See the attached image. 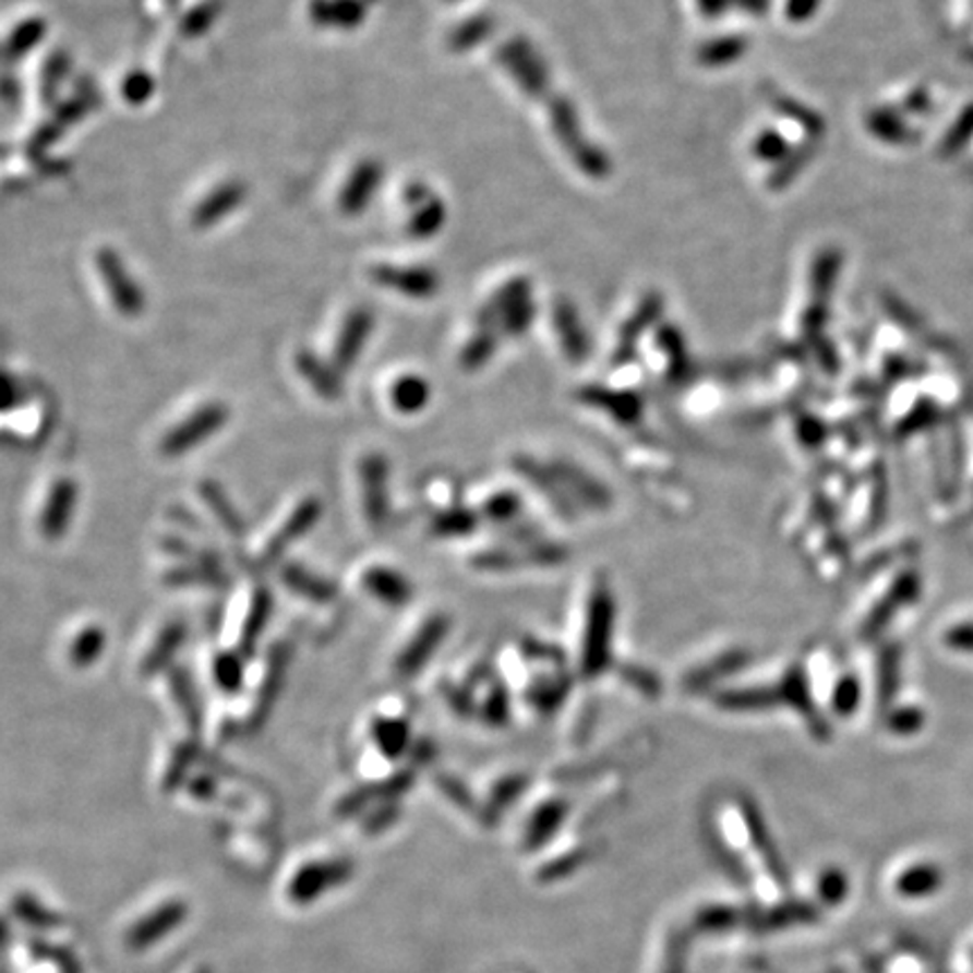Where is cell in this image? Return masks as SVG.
Wrapping results in <instances>:
<instances>
[{
  "label": "cell",
  "instance_id": "d4e9b609",
  "mask_svg": "<svg viewBox=\"0 0 973 973\" xmlns=\"http://www.w3.org/2000/svg\"><path fill=\"white\" fill-rule=\"evenodd\" d=\"M590 401L598 404V406L613 408V415L620 417L622 422H634L636 417H638V412H640V406L634 399V395L632 397L629 395H598L593 391V397H590Z\"/></svg>",
  "mask_w": 973,
  "mask_h": 973
},
{
  "label": "cell",
  "instance_id": "5bb4252c",
  "mask_svg": "<svg viewBox=\"0 0 973 973\" xmlns=\"http://www.w3.org/2000/svg\"><path fill=\"white\" fill-rule=\"evenodd\" d=\"M717 706L728 712H755L776 706V692L771 689H725L717 694Z\"/></svg>",
  "mask_w": 973,
  "mask_h": 973
},
{
  "label": "cell",
  "instance_id": "f1b7e54d",
  "mask_svg": "<svg viewBox=\"0 0 973 973\" xmlns=\"http://www.w3.org/2000/svg\"><path fill=\"white\" fill-rule=\"evenodd\" d=\"M21 397V391L12 384L8 376H0V410L12 408Z\"/></svg>",
  "mask_w": 973,
  "mask_h": 973
},
{
  "label": "cell",
  "instance_id": "484cf974",
  "mask_svg": "<svg viewBox=\"0 0 973 973\" xmlns=\"http://www.w3.org/2000/svg\"><path fill=\"white\" fill-rule=\"evenodd\" d=\"M350 325H352V327L347 329V334L340 338L338 352H336V359H338L340 365H350V363L355 361L357 352L361 350V345H363L365 332H368V323H365V321H355V323H350Z\"/></svg>",
  "mask_w": 973,
  "mask_h": 973
},
{
  "label": "cell",
  "instance_id": "8992f818",
  "mask_svg": "<svg viewBox=\"0 0 973 973\" xmlns=\"http://www.w3.org/2000/svg\"><path fill=\"white\" fill-rule=\"evenodd\" d=\"M321 512H323V507H321L319 498H304L302 503H298V507L285 518V524L273 532V537L264 545L260 564L266 566V564H273L280 560L285 550L296 539H300L302 534H307L311 528L316 526V520L321 518Z\"/></svg>",
  "mask_w": 973,
  "mask_h": 973
},
{
  "label": "cell",
  "instance_id": "3957f363",
  "mask_svg": "<svg viewBox=\"0 0 973 973\" xmlns=\"http://www.w3.org/2000/svg\"><path fill=\"white\" fill-rule=\"evenodd\" d=\"M451 620L444 613L431 615L417 634L406 642L401 653L395 660V674L399 678H412L420 674L429 660L437 653L444 638L448 636Z\"/></svg>",
  "mask_w": 973,
  "mask_h": 973
},
{
  "label": "cell",
  "instance_id": "4316f807",
  "mask_svg": "<svg viewBox=\"0 0 973 973\" xmlns=\"http://www.w3.org/2000/svg\"><path fill=\"white\" fill-rule=\"evenodd\" d=\"M480 712H482V719H484V723H490V725H505L507 723V717H509V699H507V692H503L501 687H496L490 697H487V701L480 706Z\"/></svg>",
  "mask_w": 973,
  "mask_h": 973
},
{
  "label": "cell",
  "instance_id": "ffe728a7",
  "mask_svg": "<svg viewBox=\"0 0 973 973\" xmlns=\"http://www.w3.org/2000/svg\"><path fill=\"white\" fill-rule=\"evenodd\" d=\"M169 685H171V699H173V704H177V708L181 710L185 723H188L192 730H196L199 723H201V712H199L196 694H194V687H192L188 674H185V672H171Z\"/></svg>",
  "mask_w": 973,
  "mask_h": 973
},
{
  "label": "cell",
  "instance_id": "83f0119b",
  "mask_svg": "<svg viewBox=\"0 0 973 973\" xmlns=\"http://www.w3.org/2000/svg\"><path fill=\"white\" fill-rule=\"evenodd\" d=\"M16 913H21V917L25 920V922H29V924H37V926H50L52 924V915L50 913H46L37 901H32V899H27V897H21L19 899V903H16Z\"/></svg>",
  "mask_w": 973,
  "mask_h": 973
},
{
  "label": "cell",
  "instance_id": "f546056e",
  "mask_svg": "<svg viewBox=\"0 0 973 973\" xmlns=\"http://www.w3.org/2000/svg\"><path fill=\"white\" fill-rule=\"evenodd\" d=\"M629 683H634L636 687H640L645 694H656L658 689V681L649 674V672H638V670H627L624 672Z\"/></svg>",
  "mask_w": 973,
  "mask_h": 973
},
{
  "label": "cell",
  "instance_id": "8fae6325",
  "mask_svg": "<svg viewBox=\"0 0 973 973\" xmlns=\"http://www.w3.org/2000/svg\"><path fill=\"white\" fill-rule=\"evenodd\" d=\"M370 735L388 759H397L410 746V725L399 717H379L370 728Z\"/></svg>",
  "mask_w": 973,
  "mask_h": 973
},
{
  "label": "cell",
  "instance_id": "e0dca14e",
  "mask_svg": "<svg viewBox=\"0 0 973 973\" xmlns=\"http://www.w3.org/2000/svg\"><path fill=\"white\" fill-rule=\"evenodd\" d=\"M408 782H410L408 773H399L393 780H386V782H381V784H374V786H368L363 791H357L352 795H347L345 801H340V805H338V814H345V816L357 814L363 805L376 801V797H379V801H384V797L399 793L404 786H408Z\"/></svg>",
  "mask_w": 973,
  "mask_h": 973
},
{
  "label": "cell",
  "instance_id": "7a4b0ae2",
  "mask_svg": "<svg viewBox=\"0 0 973 973\" xmlns=\"http://www.w3.org/2000/svg\"><path fill=\"white\" fill-rule=\"evenodd\" d=\"M228 420V408L224 404H207L199 410H194L188 420L173 427L160 442V454L165 458H179L185 456L190 448L196 444H203L207 437H213Z\"/></svg>",
  "mask_w": 973,
  "mask_h": 973
},
{
  "label": "cell",
  "instance_id": "4fadbf2b",
  "mask_svg": "<svg viewBox=\"0 0 973 973\" xmlns=\"http://www.w3.org/2000/svg\"><path fill=\"white\" fill-rule=\"evenodd\" d=\"M283 581L307 600L332 602L336 598V588L332 581L314 575L311 570H304L302 566H287L283 570Z\"/></svg>",
  "mask_w": 973,
  "mask_h": 973
},
{
  "label": "cell",
  "instance_id": "9a60e30c",
  "mask_svg": "<svg viewBox=\"0 0 973 973\" xmlns=\"http://www.w3.org/2000/svg\"><path fill=\"white\" fill-rule=\"evenodd\" d=\"M429 395L431 388L422 376H401L391 388V401L404 415L420 412L429 404Z\"/></svg>",
  "mask_w": 973,
  "mask_h": 973
},
{
  "label": "cell",
  "instance_id": "d6986e66",
  "mask_svg": "<svg viewBox=\"0 0 973 973\" xmlns=\"http://www.w3.org/2000/svg\"><path fill=\"white\" fill-rule=\"evenodd\" d=\"M104 647H107V634H104L99 627H86L71 642V649H68V660H71L75 668H88L101 656Z\"/></svg>",
  "mask_w": 973,
  "mask_h": 973
},
{
  "label": "cell",
  "instance_id": "2e32d148",
  "mask_svg": "<svg viewBox=\"0 0 973 973\" xmlns=\"http://www.w3.org/2000/svg\"><path fill=\"white\" fill-rule=\"evenodd\" d=\"M271 606H273L271 596L266 593L264 588H260L257 593H255V598H253V602H251L247 620H243V624H241V636H239V649L241 651H251L255 647L257 638L262 636L266 622H268Z\"/></svg>",
  "mask_w": 973,
  "mask_h": 973
},
{
  "label": "cell",
  "instance_id": "6da1fadb",
  "mask_svg": "<svg viewBox=\"0 0 973 973\" xmlns=\"http://www.w3.org/2000/svg\"><path fill=\"white\" fill-rule=\"evenodd\" d=\"M613 629H615V598L604 584H600L593 588V593H590L586 609L581 658H579L581 676L596 678L609 670Z\"/></svg>",
  "mask_w": 973,
  "mask_h": 973
},
{
  "label": "cell",
  "instance_id": "603a6c76",
  "mask_svg": "<svg viewBox=\"0 0 973 973\" xmlns=\"http://www.w3.org/2000/svg\"><path fill=\"white\" fill-rule=\"evenodd\" d=\"M215 681L226 692H237L243 681V663L239 653H219L213 665Z\"/></svg>",
  "mask_w": 973,
  "mask_h": 973
},
{
  "label": "cell",
  "instance_id": "52a82bcc",
  "mask_svg": "<svg viewBox=\"0 0 973 973\" xmlns=\"http://www.w3.org/2000/svg\"><path fill=\"white\" fill-rule=\"evenodd\" d=\"M75 505H77V482L71 478L55 480L39 516L41 534L50 541H57L68 530V526H71Z\"/></svg>",
  "mask_w": 973,
  "mask_h": 973
},
{
  "label": "cell",
  "instance_id": "44dd1931",
  "mask_svg": "<svg viewBox=\"0 0 973 973\" xmlns=\"http://www.w3.org/2000/svg\"><path fill=\"white\" fill-rule=\"evenodd\" d=\"M478 526V516L469 509L456 507V509H446L440 516L433 518L431 530L437 537H465L471 534Z\"/></svg>",
  "mask_w": 973,
  "mask_h": 973
},
{
  "label": "cell",
  "instance_id": "9c48e42d",
  "mask_svg": "<svg viewBox=\"0 0 973 973\" xmlns=\"http://www.w3.org/2000/svg\"><path fill=\"white\" fill-rule=\"evenodd\" d=\"M361 584L368 593L386 606H404L412 600V586L410 581L386 566H370L361 575Z\"/></svg>",
  "mask_w": 973,
  "mask_h": 973
},
{
  "label": "cell",
  "instance_id": "ba28073f",
  "mask_svg": "<svg viewBox=\"0 0 973 973\" xmlns=\"http://www.w3.org/2000/svg\"><path fill=\"white\" fill-rule=\"evenodd\" d=\"M185 915H188L185 903H181V901L165 903V906L156 909L152 915H147L145 920H141L129 930V937H127L129 947L131 949H147V947L156 945L160 937H165L167 933L177 928L185 920Z\"/></svg>",
  "mask_w": 973,
  "mask_h": 973
},
{
  "label": "cell",
  "instance_id": "5b68a950",
  "mask_svg": "<svg viewBox=\"0 0 973 973\" xmlns=\"http://www.w3.org/2000/svg\"><path fill=\"white\" fill-rule=\"evenodd\" d=\"M350 873H352V867L347 861H321V863L304 865L302 870H298V875L291 879L289 897L296 903H311L316 897L327 892L329 888L343 884L347 877H350Z\"/></svg>",
  "mask_w": 973,
  "mask_h": 973
},
{
  "label": "cell",
  "instance_id": "277c9868",
  "mask_svg": "<svg viewBox=\"0 0 973 973\" xmlns=\"http://www.w3.org/2000/svg\"><path fill=\"white\" fill-rule=\"evenodd\" d=\"M363 516L379 530L388 518V463L381 454H370L359 465Z\"/></svg>",
  "mask_w": 973,
  "mask_h": 973
},
{
  "label": "cell",
  "instance_id": "7402d4cb",
  "mask_svg": "<svg viewBox=\"0 0 973 973\" xmlns=\"http://www.w3.org/2000/svg\"><path fill=\"white\" fill-rule=\"evenodd\" d=\"M568 692V685L562 678H545L539 685H534L528 694L530 706H534L541 712H550L557 708Z\"/></svg>",
  "mask_w": 973,
  "mask_h": 973
},
{
  "label": "cell",
  "instance_id": "7c38bea8",
  "mask_svg": "<svg viewBox=\"0 0 973 973\" xmlns=\"http://www.w3.org/2000/svg\"><path fill=\"white\" fill-rule=\"evenodd\" d=\"M185 638V627L181 622H171L160 632V636L154 640L152 649L147 651V656L143 658L141 670L143 674H156L160 670H165V665L173 658V653L179 651V647L183 645Z\"/></svg>",
  "mask_w": 973,
  "mask_h": 973
},
{
  "label": "cell",
  "instance_id": "cb8c5ba5",
  "mask_svg": "<svg viewBox=\"0 0 973 973\" xmlns=\"http://www.w3.org/2000/svg\"><path fill=\"white\" fill-rule=\"evenodd\" d=\"M482 505H484L482 507L484 516L490 518V520H498V524H507V520H512L518 514V509H520V501L512 492H496V494H492L490 498H487Z\"/></svg>",
  "mask_w": 973,
  "mask_h": 973
},
{
  "label": "cell",
  "instance_id": "30bf717a",
  "mask_svg": "<svg viewBox=\"0 0 973 973\" xmlns=\"http://www.w3.org/2000/svg\"><path fill=\"white\" fill-rule=\"evenodd\" d=\"M746 663H748V653L742 649L721 653V656L712 658L710 663L701 665L699 670H692L683 678V687L687 692H704L708 687H714V683L737 674Z\"/></svg>",
  "mask_w": 973,
  "mask_h": 973
},
{
  "label": "cell",
  "instance_id": "ac0fdd59",
  "mask_svg": "<svg viewBox=\"0 0 973 973\" xmlns=\"http://www.w3.org/2000/svg\"><path fill=\"white\" fill-rule=\"evenodd\" d=\"M201 496L211 507V512L217 516L219 524L224 526V530H228L230 534H241L243 532V520L239 516V512L230 505L228 496L221 492V487L215 482H203L201 484Z\"/></svg>",
  "mask_w": 973,
  "mask_h": 973
}]
</instances>
